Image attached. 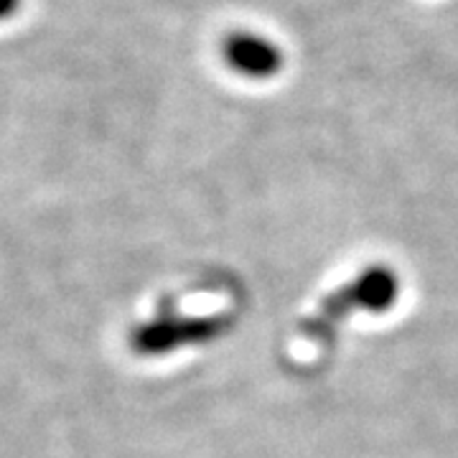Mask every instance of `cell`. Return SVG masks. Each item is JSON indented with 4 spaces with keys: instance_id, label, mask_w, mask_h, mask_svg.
Returning <instances> with one entry per match:
<instances>
[{
    "instance_id": "1",
    "label": "cell",
    "mask_w": 458,
    "mask_h": 458,
    "mask_svg": "<svg viewBox=\"0 0 458 458\" xmlns=\"http://www.w3.org/2000/svg\"><path fill=\"white\" fill-rule=\"evenodd\" d=\"M397 293H400L397 276L390 267L377 265V267L364 270L360 278L352 280L349 285H344L342 291L328 295L318 313L311 321H306L303 328L309 334H321V331H331L352 311H387L397 301Z\"/></svg>"
},
{
    "instance_id": "2",
    "label": "cell",
    "mask_w": 458,
    "mask_h": 458,
    "mask_svg": "<svg viewBox=\"0 0 458 458\" xmlns=\"http://www.w3.org/2000/svg\"><path fill=\"white\" fill-rule=\"evenodd\" d=\"M225 64L237 74L252 82L276 80L285 66V51L276 38L258 31L229 33L222 44Z\"/></svg>"
},
{
    "instance_id": "3",
    "label": "cell",
    "mask_w": 458,
    "mask_h": 458,
    "mask_svg": "<svg viewBox=\"0 0 458 458\" xmlns=\"http://www.w3.org/2000/svg\"><path fill=\"white\" fill-rule=\"evenodd\" d=\"M227 327V318H194V321H174V324H156L143 331V346L150 352H161L181 342H201Z\"/></svg>"
},
{
    "instance_id": "4",
    "label": "cell",
    "mask_w": 458,
    "mask_h": 458,
    "mask_svg": "<svg viewBox=\"0 0 458 458\" xmlns=\"http://www.w3.org/2000/svg\"><path fill=\"white\" fill-rule=\"evenodd\" d=\"M13 8H16V0H0V16L13 13Z\"/></svg>"
}]
</instances>
